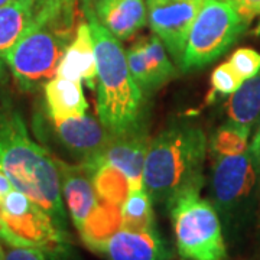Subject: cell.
<instances>
[{
  "label": "cell",
  "instance_id": "6da1fadb",
  "mask_svg": "<svg viewBox=\"0 0 260 260\" xmlns=\"http://www.w3.org/2000/svg\"><path fill=\"white\" fill-rule=\"evenodd\" d=\"M0 168L15 189L28 195L68 234L56 159L29 138L25 121L12 109L0 110Z\"/></svg>",
  "mask_w": 260,
  "mask_h": 260
},
{
  "label": "cell",
  "instance_id": "7a4b0ae2",
  "mask_svg": "<svg viewBox=\"0 0 260 260\" xmlns=\"http://www.w3.org/2000/svg\"><path fill=\"white\" fill-rule=\"evenodd\" d=\"M207 138L200 127L175 123L149 142L143 186L153 205L169 208L179 197L204 185Z\"/></svg>",
  "mask_w": 260,
  "mask_h": 260
},
{
  "label": "cell",
  "instance_id": "3957f363",
  "mask_svg": "<svg viewBox=\"0 0 260 260\" xmlns=\"http://www.w3.org/2000/svg\"><path fill=\"white\" fill-rule=\"evenodd\" d=\"M91 29L97 59V114L114 136L140 127L143 117V91L130 73L120 39L99 22L93 8L84 9Z\"/></svg>",
  "mask_w": 260,
  "mask_h": 260
},
{
  "label": "cell",
  "instance_id": "277c9868",
  "mask_svg": "<svg viewBox=\"0 0 260 260\" xmlns=\"http://www.w3.org/2000/svg\"><path fill=\"white\" fill-rule=\"evenodd\" d=\"M74 35L73 29L32 23L3 58L19 88L30 93L44 87L56 74Z\"/></svg>",
  "mask_w": 260,
  "mask_h": 260
},
{
  "label": "cell",
  "instance_id": "5b68a950",
  "mask_svg": "<svg viewBox=\"0 0 260 260\" xmlns=\"http://www.w3.org/2000/svg\"><path fill=\"white\" fill-rule=\"evenodd\" d=\"M181 260H227L221 218L200 192L179 197L168 208Z\"/></svg>",
  "mask_w": 260,
  "mask_h": 260
},
{
  "label": "cell",
  "instance_id": "8992f818",
  "mask_svg": "<svg viewBox=\"0 0 260 260\" xmlns=\"http://www.w3.org/2000/svg\"><path fill=\"white\" fill-rule=\"evenodd\" d=\"M249 25L232 3L224 0H204L189 29L182 71L204 68L232 47Z\"/></svg>",
  "mask_w": 260,
  "mask_h": 260
},
{
  "label": "cell",
  "instance_id": "52a82bcc",
  "mask_svg": "<svg viewBox=\"0 0 260 260\" xmlns=\"http://www.w3.org/2000/svg\"><path fill=\"white\" fill-rule=\"evenodd\" d=\"M257 172L250 148L237 155L215 156L211 175L213 205L229 232L243 225L250 215Z\"/></svg>",
  "mask_w": 260,
  "mask_h": 260
},
{
  "label": "cell",
  "instance_id": "ba28073f",
  "mask_svg": "<svg viewBox=\"0 0 260 260\" xmlns=\"http://www.w3.org/2000/svg\"><path fill=\"white\" fill-rule=\"evenodd\" d=\"M0 215L23 247H35L51 254L67 249L68 234L61 232L39 205L18 189L13 188L0 201Z\"/></svg>",
  "mask_w": 260,
  "mask_h": 260
},
{
  "label": "cell",
  "instance_id": "9c48e42d",
  "mask_svg": "<svg viewBox=\"0 0 260 260\" xmlns=\"http://www.w3.org/2000/svg\"><path fill=\"white\" fill-rule=\"evenodd\" d=\"M204 0H145L149 26L178 65L182 61L189 29Z\"/></svg>",
  "mask_w": 260,
  "mask_h": 260
},
{
  "label": "cell",
  "instance_id": "30bf717a",
  "mask_svg": "<svg viewBox=\"0 0 260 260\" xmlns=\"http://www.w3.org/2000/svg\"><path fill=\"white\" fill-rule=\"evenodd\" d=\"M51 121L56 139L80 164L99 160L112 140V133L94 116Z\"/></svg>",
  "mask_w": 260,
  "mask_h": 260
},
{
  "label": "cell",
  "instance_id": "8fae6325",
  "mask_svg": "<svg viewBox=\"0 0 260 260\" xmlns=\"http://www.w3.org/2000/svg\"><path fill=\"white\" fill-rule=\"evenodd\" d=\"M126 58L130 73L143 93L158 90L175 74L167 48L155 34L142 37L130 45Z\"/></svg>",
  "mask_w": 260,
  "mask_h": 260
},
{
  "label": "cell",
  "instance_id": "7c38bea8",
  "mask_svg": "<svg viewBox=\"0 0 260 260\" xmlns=\"http://www.w3.org/2000/svg\"><path fill=\"white\" fill-rule=\"evenodd\" d=\"M59 169L61 191L71 221L77 232H83L84 225L99 204V195L95 192L91 172L84 164L68 165L56 159Z\"/></svg>",
  "mask_w": 260,
  "mask_h": 260
},
{
  "label": "cell",
  "instance_id": "4fadbf2b",
  "mask_svg": "<svg viewBox=\"0 0 260 260\" xmlns=\"http://www.w3.org/2000/svg\"><path fill=\"white\" fill-rule=\"evenodd\" d=\"M148 148L149 139L146 130L140 126L119 136L113 135L100 159L119 168L129 181L130 191H135L145 188L143 168Z\"/></svg>",
  "mask_w": 260,
  "mask_h": 260
},
{
  "label": "cell",
  "instance_id": "5bb4252c",
  "mask_svg": "<svg viewBox=\"0 0 260 260\" xmlns=\"http://www.w3.org/2000/svg\"><path fill=\"white\" fill-rule=\"evenodd\" d=\"M99 253L107 260H172V251L158 229L145 232L120 229L103 244Z\"/></svg>",
  "mask_w": 260,
  "mask_h": 260
},
{
  "label": "cell",
  "instance_id": "9a60e30c",
  "mask_svg": "<svg viewBox=\"0 0 260 260\" xmlns=\"http://www.w3.org/2000/svg\"><path fill=\"white\" fill-rule=\"evenodd\" d=\"M55 75L73 81H84L90 90L97 87V59L88 22L83 20L77 25L74 38L65 49Z\"/></svg>",
  "mask_w": 260,
  "mask_h": 260
},
{
  "label": "cell",
  "instance_id": "2e32d148",
  "mask_svg": "<svg viewBox=\"0 0 260 260\" xmlns=\"http://www.w3.org/2000/svg\"><path fill=\"white\" fill-rule=\"evenodd\" d=\"M91 8L99 22L120 41L133 37L148 22L145 0H94Z\"/></svg>",
  "mask_w": 260,
  "mask_h": 260
},
{
  "label": "cell",
  "instance_id": "e0dca14e",
  "mask_svg": "<svg viewBox=\"0 0 260 260\" xmlns=\"http://www.w3.org/2000/svg\"><path fill=\"white\" fill-rule=\"evenodd\" d=\"M45 103L51 120L81 117L88 109L81 81L54 75L45 85Z\"/></svg>",
  "mask_w": 260,
  "mask_h": 260
},
{
  "label": "cell",
  "instance_id": "ac0fdd59",
  "mask_svg": "<svg viewBox=\"0 0 260 260\" xmlns=\"http://www.w3.org/2000/svg\"><path fill=\"white\" fill-rule=\"evenodd\" d=\"M34 23V0H18L0 8V77L5 54Z\"/></svg>",
  "mask_w": 260,
  "mask_h": 260
},
{
  "label": "cell",
  "instance_id": "d6986e66",
  "mask_svg": "<svg viewBox=\"0 0 260 260\" xmlns=\"http://www.w3.org/2000/svg\"><path fill=\"white\" fill-rule=\"evenodd\" d=\"M121 229L120 205L112 204L99 198V204L87 220L83 232L80 233L85 246L91 250L100 251L103 244Z\"/></svg>",
  "mask_w": 260,
  "mask_h": 260
},
{
  "label": "cell",
  "instance_id": "ffe728a7",
  "mask_svg": "<svg viewBox=\"0 0 260 260\" xmlns=\"http://www.w3.org/2000/svg\"><path fill=\"white\" fill-rule=\"evenodd\" d=\"M229 121L251 130L260 116V71L244 80L227 103Z\"/></svg>",
  "mask_w": 260,
  "mask_h": 260
},
{
  "label": "cell",
  "instance_id": "44dd1931",
  "mask_svg": "<svg viewBox=\"0 0 260 260\" xmlns=\"http://www.w3.org/2000/svg\"><path fill=\"white\" fill-rule=\"evenodd\" d=\"M84 165L91 172L94 188L99 198L121 207L130 192L129 181L126 175L119 168L113 167L102 159Z\"/></svg>",
  "mask_w": 260,
  "mask_h": 260
},
{
  "label": "cell",
  "instance_id": "7402d4cb",
  "mask_svg": "<svg viewBox=\"0 0 260 260\" xmlns=\"http://www.w3.org/2000/svg\"><path fill=\"white\" fill-rule=\"evenodd\" d=\"M121 229L130 232H145L156 229L153 201L145 188L130 191L120 207Z\"/></svg>",
  "mask_w": 260,
  "mask_h": 260
},
{
  "label": "cell",
  "instance_id": "603a6c76",
  "mask_svg": "<svg viewBox=\"0 0 260 260\" xmlns=\"http://www.w3.org/2000/svg\"><path fill=\"white\" fill-rule=\"evenodd\" d=\"M78 0H34V23L74 30Z\"/></svg>",
  "mask_w": 260,
  "mask_h": 260
},
{
  "label": "cell",
  "instance_id": "cb8c5ba5",
  "mask_svg": "<svg viewBox=\"0 0 260 260\" xmlns=\"http://www.w3.org/2000/svg\"><path fill=\"white\" fill-rule=\"evenodd\" d=\"M250 129L237 126L232 121L220 126L211 138L210 148L214 156H229L246 152L249 146Z\"/></svg>",
  "mask_w": 260,
  "mask_h": 260
},
{
  "label": "cell",
  "instance_id": "d4e9b609",
  "mask_svg": "<svg viewBox=\"0 0 260 260\" xmlns=\"http://www.w3.org/2000/svg\"><path fill=\"white\" fill-rule=\"evenodd\" d=\"M240 75L234 71L230 62L220 64L211 74V93L208 95V102H213L217 95H232L243 84Z\"/></svg>",
  "mask_w": 260,
  "mask_h": 260
},
{
  "label": "cell",
  "instance_id": "484cf974",
  "mask_svg": "<svg viewBox=\"0 0 260 260\" xmlns=\"http://www.w3.org/2000/svg\"><path fill=\"white\" fill-rule=\"evenodd\" d=\"M229 62L243 80H247L260 71V52L253 48H239L233 52Z\"/></svg>",
  "mask_w": 260,
  "mask_h": 260
},
{
  "label": "cell",
  "instance_id": "4316f807",
  "mask_svg": "<svg viewBox=\"0 0 260 260\" xmlns=\"http://www.w3.org/2000/svg\"><path fill=\"white\" fill-rule=\"evenodd\" d=\"M5 260H47L45 251L35 247H12Z\"/></svg>",
  "mask_w": 260,
  "mask_h": 260
},
{
  "label": "cell",
  "instance_id": "83f0119b",
  "mask_svg": "<svg viewBox=\"0 0 260 260\" xmlns=\"http://www.w3.org/2000/svg\"><path fill=\"white\" fill-rule=\"evenodd\" d=\"M230 3L249 22L260 15V0H230Z\"/></svg>",
  "mask_w": 260,
  "mask_h": 260
},
{
  "label": "cell",
  "instance_id": "f1b7e54d",
  "mask_svg": "<svg viewBox=\"0 0 260 260\" xmlns=\"http://www.w3.org/2000/svg\"><path fill=\"white\" fill-rule=\"evenodd\" d=\"M0 240H3L5 243H8L10 247H23L22 243L19 242L18 239L10 233V230L6 227V224L3 221L2 215H0Z\"/></svg>",
  "mask_w": 260,
  "mask_h": 260
},
{
  "label": "cell",
  "instance_id": "f546056e",
  "mask_svg": "<svg viewBox=\"0 0 260 260\" xmlns=\"http://www.w3.org/2000/svg\"><path fill=\"white\" fill-rule=\"evenodd\" d=\"M13 189V185L10 182V179L6 177V174L3 172V169L0 168V201L9 194L10 191Z\"/></svg>",
  "mask_w": 260,
  "mask_h": 260
},
{
  "label": "cell",
  "instance_id": "4dcf8cb0",
  "mask_svg": "<svg viewBox=\"0 0 260 260\" xmlns=\"http://www.w3.org/2000/svg\"><path fill=\"white\" fill-rule=\"evenodd\" d=\"M250 150L254 156V160H256V165H257V171H259L260 175V127L259 130L256 132L254 138H253V142L250 145Z\"/></svg>",
  "mask_w": 260,
  "mask_h": 260
},
{
  "label": "cell",
  "instance_id": "1f68e13d",
  "mask_svg": "<svg viewBox=\"0 0 260 260\" xmlns=\"http://www.w3.org/2000/svg\"><path fill=\"white\" fill-rule=\"evenodd\" d=\"M94 0H81V5H83V10L84 9H90L93 6Z\"/></svg>",
  "mask_w": 260,
  "mask_h": 260
},
{
  "label": "cell",
  "instance_id": "d6a6232c",
  "mask_svg": "<svg viewBox=\"0 0 260 260\" xmlns=\"http://www.w3.org/2000/svg\"><path fill=\"white\" fill-rule=\"evenodd\" d=\"M13 2H18V0H0V8H3V6H6V5H10V3H13Z\"/></svg>",
  "mask_w": 260,
  "mask_h": 260
},
{
  "label": "cell",
  "instance_id": "836d02e7",
  "mask_svg": "<svg viewBox=\"0 0 260 260\" xmlns=\"http://www.w3.org/2000/svg\"><path fill=\"white\" fill-rule=\"evenodd\" d=\"M5 257H6V253L3 251L2 246H0V260H5Z\"/></svg>",
  "mask_w": 260,
  "mask_h": 260
},
{
  "label": "cell",
  "instance_id": "e575fe53",
  "mask_svg": "<svg viewBox=\"0 0 260 260\" xmlns=\"http://www.w3.org/2000/svg\"><path fill=\"white\" fill-rule=\"evenodd\" d=\"M256 35H260V23L257 25V29H256Z\"/></svg>",
  "mask_w": 260,
  "mask_h": 260
},
{
  "label": "cell",
  "instance_id": "d590c367",
  "mask_svg": "<svg viewBox=\"0 0 260 260\" xmlns=\"http://www.w3.org/2000/svg\"><path fill=\"white\" fill-rule=\"evenodd\" d=\"M224 2H227V3H230V0H224Z\"/></svg>",
  "mask_w": 260,
  "mask_h": 260
}]
</instances>
